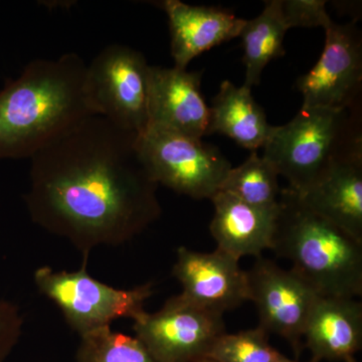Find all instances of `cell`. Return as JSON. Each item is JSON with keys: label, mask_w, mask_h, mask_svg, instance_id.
<instances>
[{"label": "cell", "mask_w": 362, "mask_h": 362, "mask_svg": "<svg viewBox=\"0 0 362 362\" xmlns=\"http://www.w3.org/2000/svg\"><path fill=\"white\" fill-rule=\"evenodd\" d=\"M137 134L92 115L30 158L25 197L30 218L68 240L88 259L120 246L161 216L154 181L138 153Z\"/></svg>", "instance_id": "6da1fadb"}, {"label": "cell", "mask_w": 362, "mask_h": 362, "mask_svg": "<svg viewBox=\"0 0 362 362\" xmlns=\"http://www.w3.org/2000/svg\"><path fill=\"white\" fill-rule=\"evenodd\" d=\"M87 64L75 52L33 59L0 90V159L32 158L92 116L85 93Z\"/></svg>", "instance_id": "7a4b0ae2"}, {"label": "cell", "mask_w": 362, "mask_h": 362, "mask_svg": "<svg viewBox=\"0 0 362 362\" xmlns=\"http://www.w3.org/2000/svg\"><path fill=\"white\" fill-rule=\"evenodd\" d=\"M271 250L319 296H361L362 242L314 213L290 187L281 190Z\"/></svg>", "instance_id": "3957f363"}, {"label": "cell", "mask_w": 362, "mask_h": 362, "mask_svg": "<svg viewBox=\"0 0 362 362\" xmlns=\"http://www.w3.org/2000/svg\"><path fill=\"white\" fill-rule=\"evenodd\" d=\"M362 153L361 106L345 110L302 107L289 123L275 126L264 156L302 194L337 162Z\"/></svg>", "instance_id": "277c9868"}, {"label": "cell", "mask_w": 362, "mask_h": 362, "mask_svg": "<svg viewBox=\"0 0 362 362\" xmlns=\"http://www.w3.org/2000/svg\"><path fill=\"white\" fill-rule=\"evenodd\" d=\"M87 263L84 259L80 270L75 272L42 267L33 276L40 292L58 306L66 323L80 337L110 327L118 319L137 320L146 312L144 304L153 294L152 283L116 289L90 276Z\"/></svg>", "instance_id": "5b68a950"}, {"label": "cell", "mask_w": 362, "mask_h": 362, "mask_svg": "<svg viewBox=\"0 0 362 362\" xmlns=\"http://www.w3.org/2000/svg\"><path fill=\"white\" fill-rule=\"evenodd\" d=\"M154 181L194 199H211L233 166L213 145L175 131L148 126L136 140Z\"/></svg>", "instance_id": "8992f818"}, {"label": "cell", "mask_w": 362, "mask_h": 362, "mask_svg": "<svg viewBox=\"0 0 362 362\" xmlns=\"http://www.w3.org/2000/svg\"><path fill=\"white\" fill-rule=\"evenodd\" d=\"M150 66L127 45L105 47L87 65L85 93L93 115L137 135L148 127Z\"/></svg>", "instance_id": "52a82bcc"}, {"label": "cell", "mask_w": 362, "mask_h": 362, "mask_svg": "<svg viewBox=\"0 0 362 362\" xmlns=\"http://www.w3.org/2000/svg\"><path fill=\"white\" fill-rule=\"evenodd\" d=\"M133 329L157 362H199L226 333L223 314L182 294L169 298L156 313L145 312Z\"/></svg>", "instance_id": "ba28073f"}, {"label": "cell", "mask_w": 362, "mask_h": 362, "mask_svg": "<svg viewBox=\"0 0 362 362\" xmlns=\"http://www.w3.org/2000/svg\"><path fill=\"white\" fill-rule=\"evenodd\" d=\"M247 279L249 301L258 310L259 327L287 340L299 358L305 324L319 295L291 269L286 270L263 257L256 258Z\"/></svg>", "instance_id": "9c48e42d"}, {"label": "cell", "mask_w": 362, "mask_h": 362, "mask_svg": "<svg viewBox=\"0 0 362 362\" xmlns=\"http://www.w3.org/2000/svg\"><path fill=\"white\" fill-rule=\"evenodd\" d=\"M320 59L297 82L302 107L345 110L361 107L362 39L356 23L325 28Z\"/></svg>", "instance_id": "30bf717a"}, {"label": "cell", "mask_w": 362, "mask_h": 362, "mask_svg": "<svg viewBox=\"0 0 362 362\" xmlns=\"http://www.w3.org/2000/svg\"><path fill=\"white\" fill-rule=\"evenodd\" d=\"M239 262L218 249L202 252L180 247L173 274L182 286L183 296L223 314L249 301L247 271Z\"/></svg>", "instance_id": "8fae6325"}, {"label": "cell", "mask_w": 362, "mask_h": 362, "mask_svg": "<svg viewBox=\"0 0 362 362\" xmlns=\"http://www.w3.org/2000/svg\"><path fill=\"white\" fill-rule=\"evenodd\" d=\"M202 74L150 66L148 126L202 139L209 134L211 110L201 90Z\"/></svg>", "instance_id": "7c38bea8"}, {"label": "cell", "mask_w": 362, "mask_h": 362, "mask_svg": "<svg viewBox=\"0 0 362 362\" xmlns=\"http://www.w3.org/2000/svg\"><path fill=\"white\" fill-rule=\"evenodd\" d=\"M159 6L168 18L173 66L181 70H187L202 52L239 37L246 23L230 11L190 6L180 0H164Z\"/></svg>", "instance_id": "4fadbf2b"}, {"label": "cell", "mask_w": 362, "mask_h": 362, "mask_svg": "<svg viewBox=\"0 0 362 362\" xmlns=\"http://www.w3.org/2000/svg\"><path fill=\"white\" fill-rule=\"evenodd\" d=\"M312 361L354 362L362 346V305L356 298L317 297L305 324Z\"/></svg>", "instance_id": "5bb4252c"}, {"label": "cell", "mask_w": 362, "mask_h": 362, "mask_svg": "<svg viewBox=\"0 0 362 362\" xmlns=\"http://www.w3.org/2000/svg\"><path fill=\"white\" fill-rule=\"evenodd\" d=\"M211 202L214 214L209 230L218 245L216 249L239 259L247 256L259 258L271 250L279 206H250L223 190Z\"/></svg>", "instance_id": "9a60e30c"}, {"label": "cell", "mask_w": 362, "mask_h": 362, "mask_svg": "<svg viewBox=\"0 0 362 362\" xmlns=\"http://www.w3.org/2000/svg\"><path fill=\"white\" fill-rule=\"evenodd\" d=\"M299 195L314 213L362 242V153L337 162Z\"/></svg>", "instance_id": "2e32d148"}, {"label": "cell", "mask_w": 362, "mask_h": 362, "mask_svg": "<svg viewBox=\"0 0 362 362\" xmlns=\"http://www.w3.org/2000/svg\"><path fill=\"white\" fill-rule=\"evenodd\" d=\"M209 110V134L225 135L251 152L264 148L275 129L255 101L252 90L245 86L237 87L230 81L221 83Z\"/></svg>", "instance_id": "e0dca14e"}, {"label": "cell", "mask_w": 362, "mask_h": 362, "mask_svg": "<svg viewBox=\"0 0 362 362\" xmlns=\"http://www.w3.org/2000/svg\"><path fill=\"white\" fill-rule=\"evenodd\" d=\"M265 4L257 18L246 21L239 35L244 49L243 63L246 68L243 86L251 90L261 82L267 65L285 54L283 44L288 28L281 11V0H270Z\"/></svg>", "instance_id": "ac0fdd59"}, {"label": "cell", "mask_w": 362, "mask_h": 362, "mask_svg": "<svg viewBox=\"0 0 362 362\" xmlns=\"http://www.w3.org/2000/svg\"><path fill=\"white\" fill-rule=\"evenodd\" d=\"M278 173L265 157L252 151L244 163L228 171L221 189L259 209L279 206L281 190Z\"/></svg>", "instance_id": "d6986e66"}, {"label": "cell", "mask_w": 362, "mask_h": 362, "mask_svg": "<svg viewBox=\"0 0 362 362\" xmlns=\"http://www.w3.org/2000/svg\"><path fill=\"white\" fill-rule=\"evenodd\" d=\"M77 362H157L138 338L101 328L81 337Z\"/></svg>", "instance_id": "ffe728a7"}, {"label": "cell", "mask_w": 362, "mask_h": 362, "mask_svg": "<svg viewBox=\"0 0 362 362\" xmlns=\"http://www.w3.org/2000/svg\"><path fill=\"white\" fill-rule=\"evenodd\" d=\"M261 327L223 333L214 343L207 358L216 362H283L286 356L272 346Z\"/></svg>", "instance_id": "44dd1931"}, {"label": "cell", "mask_w": 362, "mask_h": 362, "mask_svg": "<svg viewBox=\"0 0 362 362\" xmlns=\"http://www.w3.org/2000/svg\"><path fill=\"white\" fill-rule=\"evenodd\" d=\"M281 11L288 30L318 28L333 23L326 11L325 0H281Z\"/></svg>", "instance_id": "7402d4cb"}, {"label": "cell", "mask_w": 362, "mask_h": 362, "mask_svg": "<svg viewBox=\"0 0 362 362\" xmlns=\"http://www.w3.org/2000/svg\"><path fill=\"white\" fill-rule=\"evenodd\" d=\"M23 318L18 305L0 300V362H6L23 332Z\"/></svg>", "instance_id": "603a6c76"}, {"label": "cell", "mask_w": 362, "mask_h": 362, "mask_svg": "<svg viewBox=\"0 0 362 362\" xmlns=\"http://www.w3.org/2000/svg\"><path fill=\"white\" fill-rule=\"evenodd\" d=\"M283 362H300L299 361H298V359H290V358H288V357H286V358L284 359V361H283ZM309 362H314V361H309Z\"/></svg>", "instance_id": "cb8c5ba5"}, {"label": "cell", "mask_w": 362, "mask_h": 362, "mask_svg": "<svg viewBox=\"0 0 362 362\" xmlns=\"http://www.w3.org/2000/svg\"><path fill=\"white\" fill-rule=\"evenodd\" d=\"M199 362H216V361H213V359L207 358V357H206V358L202 359V361Z\"/></svg>", "instance_id": "d4e9b609"}, {"label": "cell", "mask_w": 362, "mask_h": 362, "mask_svg": "<svg viewBox=\"0 0 362 362\" xmlns=\"http://www.w3.org/2000/svg\"><path fill=\"white\" fill-rule=\"evenodd\" d=\"M354 362H357V361H354Z\"/></svg>", "instance_id": "484cf974"}]
</instances>
